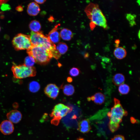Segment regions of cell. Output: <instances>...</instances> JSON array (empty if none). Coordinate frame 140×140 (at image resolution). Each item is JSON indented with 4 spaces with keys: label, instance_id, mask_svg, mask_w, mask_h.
<instances>
[{
    "label": "cell",
    "instance_id": "cell-27",
    "mask_svg": "<svg viewBox=\"0 0 140 140\" xmlns=\"http://www.w3.org/2000/svg\"><path fill=\"white\" fill-rule=\"evenodd\" d=\"M111 140H125L124 137L122 135H117L115 136Z\"/></svg>",
    "mask_w": 140,
    "mask_h": 140
},
{
    "label": "cell",
    "instance_id": "cell-2",
    "mask_svg": "<svg viewBox=\"0 0 140 140\" xmlns=\"http://www.w3.org/2000/svg\"><path fill=\"white\" fill-rule=\"evenodd\" d=\"M114 101L113 106L111 108V111L107 113L110 119L109 128L112 132L117 130L123 117L128 114L127 111L123 108L118 99L114 98Z\"/></svg>",
    "mask_w": 140,
    "mask_h": 140
},
{
    "label": "cell",
    "instance_id": "cell-35",
    "mask_svg": "<svg viewBox=\"0 0 140 140\" xmlns=\"http://www.w3.org/2000/svg\"><path fill=\"white\" fill-rule=\"evenodd\" d=\"M138 35V37H139V38H140V31L139 30V31Z\"/></svg>",
    "mask_w": 140,
    "mask_h": 140
},
{
    "label": "cell",
    "instance_id": "cell-24",
    "mask_svg": "<svg viewBox=\"0 0 140 140\" xmlns=\"http://www.w3.org/2000/svg\"><path fill=\"white\" fill-rule=\"evenodd\" d=\"M69 73L71 76L75 77L78 76L79 74L80 71L78 68L73 67L70 70Z\"/></svg>",
    "mask_w": 140,
    "mask_h": 140
},
{
    "label": "cell",
    "instance_id": "cell-37",
    "mask_svg": "<svg viewBox=\"0 0 140 140\" xmlns=\"http://www.w3.org/2000/svg\"><path fill=\"white\" fill-rule=\"evenodd\" d=\"M1 13V12H0V14Z\"/></svg>",
    "mask_w": 140,
    "mask_h": 140
},
{
    "label": "cell",
    "instance_id": "cell-4",
    "mask_svg": "<svg viewBox=\"0 0 140 140\" xmlns=\"http://www.w3.org/2000/svg\"><path fill=\"white\" fill-rule=\"evenodd\" d=\"M29 55L32 57L37 63L41 65L47 64L52 58L47 51L40 46H32L27 50Z\"/></svg>",
    "mask_w": 140,
    "mask_h": 140
},
{
    "label": "cell",
    "instance_id": "cell-32",
    "mask_svg": "<svg viewBox=\"0 0 140 140\" xmlns=\"http://www.w3.org/2000/svg\"><path fill=\"white\" fill-rule=\"evenodd\" d=\"M8 1V0H0V5H2L3 4L5 3Z\"/></svg>",
    "mask_w": 140,
    "mask_h": 140
},
{
    "label": "cell",
    "instance_id": "cell-16",
    "mask_svg": "<svg viewBox=\"0 0 140 140\" xmlns=\"http://www.w3.org/2000/svg\"><path fill=\"white\" fill-rule=\"evenodd\" d=\"M125 80V76L123 74L121 73H117L114 76L112 81L115 85L119 86L123 84Z\"/></svg>",
    "mask_w": 140,
    "mask_h": 140
},
{
    "label": "cell",
    "instance_id": "cell-20",
    "mask_svg": "<svg viewBox=\"0 0 140 140\" xmlns=\"http://www.w3.org/2000/svg\"><path fill=\"white\" fill-rule=\"evenodd\" d=\"M68 47L65 43L60 42L57 45L56 48L60 54H65L67 51Z\"/></svg>",
    "mask_w": 140,
    "mask_h": 140
},
{
    "label": "cell",
    "instance_id": "cell-21",
    "mask_svg": "<svg viewBox=\"0 0 140 140\" xmlns=\"http://www.w3.org/2000/svg\"><path fill=\"white\" fill-rule=\"evenodd\" d=\"M130 87L127 84H122L119 86L118 91L122 95H126L128 94L130 91Z\"/></svg>",
    "mask_w": 140,
    "mask_h": 140
},
{
    "label": "cell",
    "instance_id": "cell-3",
    "mask_svg": "<svg viewBox=\"0 0 140 140\" xmlns=\"http://www.w3.org/2000/svg\"><path fill=\"white\" fill-rule=\"evenodd\" d=\"M85 11L88 18L90 20V24L95 26H99L104 29H107L106 17L97 4L90 3L86 7Z\"/></svg>",
    "mask_w": 140,
    "mask_h": 140
},
{
    "label": "cell",
    "instance_id": "cell-28",
    "mask_svg": "<svg viewBox=\"0 0 140 140\" xmlns=\"http://www.w3.org/2000/svg\"><path fill=\"white\" fill-rule=\"evenodd\" d=\"M16 10L18 12H21L23 10V8L21 5H19L16 8Z\"/></svg>",
    "mask_w": 140,
    "mask_h": 140
},
{
    "label": "cell",
    "instance_id": "cell-25",
    "mask_svg": "<svg viewBox=\"0 0 140 140\" xmlns=\"http://www.w3.org/2000/svg\"><path fill=\"white\" fill-rule=\"evenodd\" d=\"M127 18L129 22L130 25H133L135 24L134 21L135 17L134 15L130 14H128L127 16Z\"/></svg>",
    "mask_w": 140,
    "mask_h": 140
},
{
    "label": "cell",
    "instance_id": "cell-6",
    "mask_svg": "<svg viewBox=\"0 0 140 140\" xmlns=\"http://www.w3.org/2000/svg\"><path fill=\"white\" fill-rule=\"evenodd\" d=\"M13 46L16 50H27L32 46L29 35L18 33L15 36L12 41Z\"/></svg>",
    "mask_w": 140,
    "mask_h": 140
},
{
    "label": "cell",
    "instance_id": "cell-17",
    "mask_svg": "<svg viewBox=\"0 0 140 140\" xmlns=\"http://www.w3.org/2000/svg\"><path fill=\"white\" fill-rule=\"evenodd\" d=\"M60 36L64 40H69L73 36L72 32L66 28L62 29L60 33Z\"/></svg>",
    "mask_w": 140,
    "mask_h": 140
},
{
    "label": "cell",
    "instance_id": "cell-22",
    "mask_svg": "<svg viewBox=\"0 0 140 140\" xmlns=\"http://www.w3.org/2000/svg\"><path fill=\"white\" fill-rule=\"evenodd\" d=\"M40 86L39 83L37 81H33L30 83L29 89L32 92H36L40 89Z\"/></svg>",
    "mask_w": 140,
    "mask_h": 140
},
{
    "label": "cell",
    "instance_id": "cell-9",
    "mask_svg": "<svg viewBox=\"0 0 140 140\" xmlns=\"http://www.w3.org/2000/svg\"><path fill=\"white\" fill-rule=\"evenodd\" d=\"M6 116L9 121L14 123L19 122L22 118V115L21 112L17 110L10 111L7 113Z\"/></svg>",
    "mask_w": 140,
    "mask_h": 140
},
{
    "label": "cell",
    "instance_id": "cell-11",
    "mask_svg": "<svg viewBox=\"0 0 140 140\" xmlns=\"http://www.w3.org/2000/svg\"><path fill=\"white\" fill-rule=\"evenodd\" d=\"M59 25L56 26L47 35L51 41L54 44L58 43L60 40V33L58 31Z\"/></svg>",
    "mask_w": 140,
    "mask_h": 140
},
{
    "label": "cell",
    "instance_id": "cell-14",
    "mask_svg": "<svg viewBox=\"0 0 140 140\" xmlns=\"http://www.w3.org/2000/svg\"><path fill=\"white\" fill-rule=\"evenodd\" d=\"M53 109L58 111L61 118L65 116L70 110L69 107L61 103L55 105Z\"/></svg>",
    "mask_w": 140,
    "mask_h": 140
},
{
    "label": "cell",
    "instance_id": "cell-12",
    "mask_svg": "<svg viewBox=\"0 0 140 140\" xmlns=\"http://www.w3.org/2000/svg\"><path fill=\"white\" fill-rule=\"evenodd\" d=\"M88 101H93L96 104L101 105L103 103L105 100V96L102 93L97 92L94 95L87 98Z\"/></svg>",
    "mask_w": 140,
    "mask_h": 140
},
{
    "label": "cell",
    "instance_id": "cell-31",
    "mask_svg": "<svg viewBox=\"0 0 140 140\" xmlns=\"http://www.w3.org/2000/svg\"><path fill=\"white\" fill-rule=\"evenodd\" d=\"M130 121L131 122L133 123H135L136 122V119L134 117H132L131 118Z\"/></svg>",
    "mask_w": 140,
    "mask_h": 140
},
{
    "label": "cell",
    "instance_id": "cell-10",
    "mask_svg": "<svg viewBox=\"0 0 140 140\" xmlns=\"http://www.w3.org/2000/svg\"><path fill=\"white\" fill-rule=\"evenodd\" d=\"M91 128L89 120L85 119L80 121L78 123V130L83 133L88 132Z\"/></svg>",
    "mask_w": 140,
    "mask_h": 140
},
{
    "label": "cell",
    "instance_id": "cell-19",
    "mask_svg": "<svg viewBox=\"0 0 140 140\" xmlns=\"http://www.w3.org/2000/svg\"><path fill=\"white\" fill-rule=\"evenodd\" d=\"M63 91L65 95L70 96L73 94L75 91V89L72 85L67 84L65 85L63 87Z\"/></svg>",
    "mask_w": 140,
    "mask_h": 140
},
{
    "label": "cell",
    "instance_id": "cell-18",
    "mask_svg": "<svg viewBox=\"0 0 140 140\" xmlns=\"http://www.w3.org/2000/svg\"><path fill=\"white\" fill-rule=\"evenodd\" d=\"M29 27L32 31L35 32L39 31L41 27L40 22L35 20L31 22L29 24Z\"/></svg>",
    "mask_w": 140,
    "mask_h": 140
},
{
    "label": "cell",
    "instance_id": "cell-5",
    "mask_svg": "<svg viewBox=\"0 0 140 140\" xmlns=\"http://www.w3.org/2000/svg\"><path fill=\"white\" fill-rule=\"evenodd\" d=\"M11 70L14 77L18 79L34 76L36 73L34 67H29L24 64L18 65L13 64L11 67Z\"/></svg>",
    "mask_w": 140,
    "mask_h": 140
},
{
    "label": "cell",
    "instance_id": "cell-23",
    "mask_svg": "<svg viewBox=\"0 0 140 140\" xmlns=\"http://www.w3.org/2000/svg\"><path fill=\"white\" fill-rule=\"evenodd\" d=\"M24 62V64L26 66L32 67H33L36 62L32 57L29 55L26 57L25 59Z\"/></svg>",
    "mask_w": 140,
    "mask_h": 140
},
{
    "label": "cell",
    "instance_id": "cell-8",
    "mask_svg": "<svg viewBox=\"0 0 140 140\" xmlns=\"http://www.w3.org/2000/svg\"><path fill=\"white\" fill-rule=\"evenodd\" d=\"M14 129L13 123L8 120H5L0 124V131L4 135H9L12 134Z\"/></svg>",
    "mask_w": 140,
    "mask_h": 140
},
{
    "label": "cell",
    "instance_id": "cell-7",
    "mask_svg": "<svg viewBox=\"0 0 140 140\" xmlns=\"http://www.w3.org/2000/svg\"><path fill=\"white\" fill-rule=\"evenodd\" d=\"M58 87L54 84L50 83L45 88L44 92L45 94L49 97L55 99L58 96L59 92Z\"/></svg>",
    "mask_w": 140,
    "mask_h": 140
},
{
    "label": "cell",
    "instance_id": "cell-13",
    "mask_svg": "<svg viewBox=\"0 0 140 140\" xmlns=\"http://www.w3.org/2000/svg\"><path fill=\"white\" fill-rule=\"evenodd\" d=\"M40 10L39 5L36 2H32L28 5L27 12L30 15L34 16L37 15Z\"/></svg>",
    "mask_w": 140,
    "mask_h": 140
},
{
    "label": "cell",
    "instance_id": "cell-15",
    "mask_svg": "<svg viewBox=\"0 0 140 140\" xmlns=\"http://www.w3.org/2000/svg\"><path fill=\"white\" fill-rule=\"evenodd\" d=\"M115 57L118 59H122L125 57L127 55V51L125 48L122 47L116 48L114 51Z\"/></svg>",
    "mask_w": 140,
    "mask_h": 140
},
{
    "label": "cell",
    "instance_id": "cell-26",
    "mask_svg": "<svg viewBox=\"0 0 140 140\" xmlns=\"http://www.w3.org/2000/svg\"><path fill=\"white\" fill-rule=\"evenodd\" d=\"M11 9V7L10 5L8 4L5 3L2 5L1 6V9L2 11H6L10 10Z\"/></svg>",
    "mask_w": 140,
    "mask_h": 140
},
{
    "label": "cell",
    "instance_id": "cell-30",
    "mask_svg": "<svg viewBox=\"0 0 140 140\" xmlns=\"http://www.w3.org/2000/svg\"><path fill=\"white\" fill-rule=\"evenodd\" d=\"M115 43H116V44L115 45L117 47H118V45L120 43V41L119 39L116 40L115 41Z\"/></svg>",
    "mask_w": 140,
    "mask_h": 140
},
{
    "label": "cell",
    "instance_id": "cell-33",
    "mask_svg": "<svg viewBox=\"0 0 140 140\" xmlns=\"http://www.w3.org/2000/svg\"><path fill=\"white\" fill-rule=\"evenodd\" d=\"M67 81L69 82H71L72 81V79L71 78L68 77L67 78Z\"/></svg>",
    "mask_w": 140,
    "mask_h": 140
},
{
    "label": "cell",
    "instance_id": "cell-34",
    "mask_svg": "<svg viewBox=\"0 0 140 140\" xmlns=\"http://www.w3.org/2000/svg\"><path fill=\"white\" fill-rule=\"evenodd\" d=\"M78 140H84V139L82 138H79L78 139Z\"/></svg>",
    "mask_w": 140,
    "mask_h": 140
},
{
    "label": "cell",
    "instance_id": "cell-36",
    "mask_svg": "<svg viewBox=\"0 0 140 140\" xmlns=\"http://www.w3.org/2000/svg\"><path fill=\"white\" fill-rule=\"evenodd\" d=\"M1 27H0V31H1Z\"/></svg>",
    "mask_w": 140,
    "mask_h": 140
},
{
    "label": "cell",
    "instance_id": "cell-1",
    "mask_svg": "<svg viewBox=\"0 0 140 140\" xmlns=\"http://www.w3.org/2000/svg\"><path fill=\"white\" fill-rule=\"evenodd\" d=\"M32 45L40 46L45 48L52 57L58 59L61 55L57 51L55 44L50 39L48 35H44L41 31H32L29 35Z\"/></svg>",
    "mask_w": 140,
    "mask_h": 140
},
{
    "label": "cell",
    "instance_id": "cell-29",
    "mask_svg": "<svg viewBox=\"0 0 140 140\" xmlns=\"http://www.w3.org/2000/svg\"><path fill=\"white\" fill-rule=\"evenodd\" d=\"M46 1V0H35L34 1L36 3L39 4H42L44 3Z\"/></svg>",
    "mask_w": 140,
    "mask_h": 140
}]
</instances>
